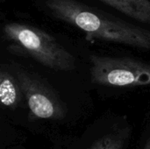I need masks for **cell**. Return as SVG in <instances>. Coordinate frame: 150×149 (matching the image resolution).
Instances as JSON below:
<instances>
[{"mask_svg":"<svg viewBox=\"0 0 150 149\" xmlns=\"http://www.w3.org/2000/svg\"><path fill=\"white\" fill-rule=\"evenodd\" d=\"M55 18L83 32L88 38L150 51V30L103 13L76 0H43Z\"/></svg>","mask_w":150,"mask_h":149,"instance_id":"cell-1","label":"cell"},{"mask_svg":"<svg viewBox=\"0 0 150 149\" xmlns=\"http://www.w3.org/2000/svg\"><path fill=\"white\" fill-rule=\"evenodd\" d=\"M2 31L7 49L13 54L31 58L55 71H73L76 67L75 56L54 36L40 28L8 22Z\"/></svg>","mask_w":150,"mask_h":149,"instance_id":"cell-2","label":"cell"},{"mask_svg":"<svg viewBox=\"0 0 150 149\" xmlns=\"http://www.w3.org/2000/svg\"><path fill=\"white\" fill-rule=\"evenodd\" d=\"M128 134L127 128L111 132L96 141L89 149H123Z\"/></svg>","mask_w":150,"mask_h":149,"instance_id":"cell-7","label":"cell"},{"mask_svg":"<svg viewBox=\"0 0 150 149\" xmlns=\"http://www.w3.org/2000/svg\"><path fill=\"white\" fill-rule=\"evenodd\" d=\"M137 21L150 25V0H99Z\"/></svg>","mask_w":150,"mask_h":149,"instance_id":"cell-6","label":"cell"},{"mask_svg":"<svg viewBox=\"0 0 150 149\" xmlns=\"http://www.w3.org/2000/svg\"><path fill=\"white\" fill-rule=\"evenodd\" d=\"M90 75L92 83L110 87L150 86V63L128 57L91 54Z\"/></svg>","mask_w":150,"mask_h":149,"instance_id":"cell-3","label":"cell"},{"mask_svg":"<svg viewBox=\"0 0 150 149\" xmlns=\"http://www.w3.org/2000/svg\"><path fill=\"white\" fill-rule=\"evenodd\" d=\"M17 76L30 112L37 119H62L67 108L55 90L40 76L22 68L16 67Z\"/></svg>","mask_w":150,"mask_h":149,"instance_id":"cell-4","label":"cell"},{"mask_svg":"<svg viewBox=\"0 0 150 149\" xmlns=\"http://www.w3.org/2000/svg\"><path fill=\"white\" fill-rule=\"evenodd\" d=\"M25 99L20 83L15 74L7 69L0 71V101L1 104L11 109L17 108Z\"/></svg>","mask_w":150,"mask_h":149,"instance_id":"cell-5","label":"cell"},{"mask_svg":"<svg viewBox=\"0 0 150 149\" xmlns=\"http://www.w3.org/2000/svg\"><path fill=\"white\" fill-rule=\"evenodd\" d=\"M143 149H150V136L149 137V139H148V141H147V142L145 144V147H144Z\"/></svg>","mask_w":150,"mask_h":149,"instance_id":"cell-8","label":"cell"}]
</instances>
